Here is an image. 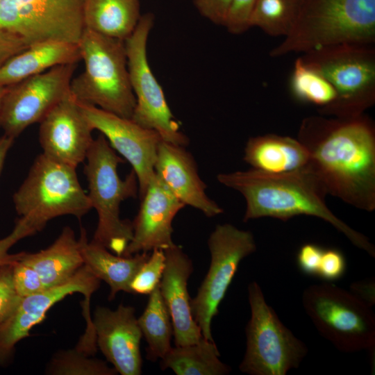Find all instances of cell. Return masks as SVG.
<instances>
[{
	"instance_id": "cell-1",
	"label": "cell",
	"mask_w": 375,
	"mask_h": 375,
	"mask_svg": "<svg viewBox=\"0 0 375 375\" xmlns=\"http://www.w3.org/2000/svg\"><path fill=\"white\" fill-rule=\"evenodd\" d=\"M306 148V167L335 196L358 209H375V127L366 115L304 118L297 138Z\"/></svg>"
},
{
	"instance_id": "cell-2",
	"label": "cell",
	"mask_w": 375,
	"mask_h": 375,
	"mask_svg": "<svg viewBox=\"0 0 375 375\" xmlns=\"http://www.w3.org/2000/svg\"><path fill=\"white\" fill-rule=\"evenodd\" d=\"M217 181L245 199L243 221L272 217L286 221L305 215L320 218L344 234L358 248L375 256L374 246L363 234L336 217L327 207L324 187L306 167L294 172L271 174L250 169L220 173Z\"/></svg>"
},
{
	"instance_id": "cell-3",
	"label": "cell",
	"mask_w": 375,
	"mask_h": 375,
	"mask_svg": "<svg viewBox=\"0 0 375 375\" xmlns=\"http://www.w3.org/2000/svg\"><path fill=\"white\" fill-rule=\"evenodd\" d=\"M375 42V0H303L292 28L272 58L322 47Z\"/></svg>"
},
{
	"instance_id": "cell-4",
	"label": "cell",
	"mask_w": 375,
	"mask_h": 375,
	"mask_svg": "<svg viewBox=\"0 0 375 375\" xmlns=\"http://www.w3.org/2000/svg\"><path fill=\"white\" fill-rule=\"evenodd\" d=\"M84 174L88 183L87 193L98 222L92 242L112 253L123 256L133 237L132 222L120 217L121 203L138 195V182L132 169L122 179L117 172L124 159L99 134L94 139L85 158Z\"/></svg>"
},
{
	"instance_id": "cell-5",
	"label": "cell",
	"mask_w": 375,
	"mask_h": 375,
	"mask_svg": "<svg viewBox=\"0 0 375 375\" xmlns=\"http://www.w3.org/2000/svg\"><path fill=\"white\" fill-rule=\"evenodd\" d=\"M78 46L84 70L73 77L72 94L79 102L131 119L135 98L124 41L85 28Z\"/></svg>"
},
{
	"instance_id": "cell-6",
	"label": "cell",
	"mask_w": 375,
	"mask_h": 375,
	"mask_svg": "<svg viewBox=\"0 0 375 375\" xmlns=\"http://www.w3.org/2000/svg\"><path fill=\"white\" fill-rule=\"evenodd\" d=\"M332 85L336 99L318 109L319 115L356 117L375 103L374 44L344 43L319 47L300 56Z\"/></svg>"
},
{
	"instance_id": "cell-7",
	"label": "cell",
	"mask_w": 375,
	"mask_h": 375,
	"mask_svg": "<svg viewBox=\"0 0 375 375\" xmlns=\"http://www.w3.org/2000/svg\"><path fill=\"white\" fill-rule=\"evenodd\" d=\"M76 169L39 154L13 194L18 215L29 219L41 231L55 217L73 215L80 219L87 214L92 206Z\"/></svg>"
},
{
	"instance_id": "cell-8",
	"label": "cell",
	"mask_w": 375,
	"mask_h": 375,
	"mask_svg": "<svg viewBox=\"0 0 375 375\" xmlns=\"http://www.w3.org/2000/svg\"><path fill=\"white\" fill-rule=\"evenodd\" d=\"M302 303L317 331L338 350L374 351V312L351 292L332 283L312 285L304 290Z\"/></svg>"
},
{
	"instance_id": "cell-9",
	"label": "cell",
	"mask_w": 375,
	"mask_h": 375,
	"mask_svg": "<svg viewBox=\"0 0 375 375\" xmlns=\"http://www.w3.org/2000/svg\"><path fill=\"white\" fill-rule=\"evenodd\" d=\"M248 299L251 317L240 370L250 375H285L299 367L307 355L306 345L282 323L256 281L249 284Z\"/></svg>"
},
{
	"instance_id": "cell-10",
	"label": "cell",
	"mask_w": 375,
	"mask_h": 375,
	"mask_svg": "<svg viewBox=\"0 0 375 375\" xmlns=\"http://www.w3.org/2000/svg\"><path fill=\"white\" fill-rule=\"evenodd\" d=\"M153 22L152 13L142 15L133 33L124 40L130 83L135 98L131 119L156 131L163 141L187 147L189 139L181 131L148 62L147 44Z\"/></svg>"
},
{
	"instance_id": "cell-11",
	"label": "cell",
	"mask_w": 375,
	"mask_h": 375,
	"mask_svg": "<svg viewBox=\"0 0 375 375\" xmlns=\"http://www.w3.org/2000/svg\"><path fill=\"white\" fill-rule=\"evenodd\" d=\"M210 262L196 296L191 299V310L203 338L214 341L211 323L218 313L240 262L256 250L251 232L231 224H217L208 240Z\"/></svg>"
},
{
	"instance_id": "cell-12",
	"label": "cell",
	"mask_w": 375,
	"mask_h": 375,
	"mask_svg": "<svg viewBox=\"0 0 375 375\" xmlns=\"http://www.w3.org/2000/svg\"><path fill=\"white\" fill-rule=\"evenodd\" d=\"M84 0H0V29L29 44L58 41L78 44L85 29Z\"/></svg>"
},
{
	"instance_id": "cell-13",
	"label": "cell",
	"mask_w": 375,
	"mask_h": 375,
	"mask_svg": "<svg viewBox=\"0 0 375 375\" xmlns=\"http://www.w3.org/2000/svg\"><path fill=\"white\" fill-rule=\"evenodd\" d=\"M77 63L58 65L8 87L0 109V127L14 139L40 123L70 91Z\"/></svg>"
},
{
	"instance_id": "cell-14",
	"label": "cell",
	"mask_w": 375,
	"mask_h": 375,
	"mask_svg": "<svg viewBox=\"0 0 375 375\" xmlns=\"http://www.w3.org/2000/svg\"><path fill=\"white\" fill-rule=\"evenodd\" d=\"M78 103L92 128L99 131L111 147L131 164L137 176L140 198L156 174L154 165L161 137L130 118L90 104Z\"/></svg>"
},
{
	"instance_id": "cell-15",
	"label": "cell",
	"mask_w": 375,
	"mask_h": 375,
	"mask_svg": "<svg viewBox=\"0 0 375 375\" xmlns=\"http://www.w3.org/2000/svg\"><path fill=\"white\" fill-rule=\"evenodd\" d=\"M100 281L84 265L67 283L22 297L8 318L0 326V365L13 354L16 344L29 336L31 329L40 323L48 310L65 297L75 292L89 301Z\"/></svg>"
},
{
	"instance_id": "cell-16",
	"label": "cell",
	"mask_w": 375,
	"mask_h": 375,
	"mask_svg": "<svg viewBox=\"0 0 375 375\" xmlns=\"http://www.w3.org/2000/svg\"><path fill=\"white\" fill-rule=\"evenodd\" d=\"M39 124L42 153L75 168L85 160L94 129L71 91Z\"/></svg>"
},
{
	"instance_id": "cell-17",
	"label": "cell",
	"mask_w": 375,
	"mask_h": 375,
	"mask_svg": "<svg viewBox=\"0 0 375 375\" xmlns=\"http://www.w3.org/2000/svg\"><path fill=\"white\" fill-rule=\"evenodd\" d=\"M139 210L132 222L133 237L123 256L173 247L172 222L185 205L155 174L140 197Z\"/></svg>"
},
{
	"instance_id": "cell-18",
	"label": "cell",
	"mask_w": 375,
	"mask_h": 375,
	"mask_svg": "<svg viewBox=\"0 0 375 375\" xmlns=\"http://www.w3.org/2000/svg\"><path fill=\"white\" fill-rule=\"evenodd\" d=\"M96 343L117 373L139 375L142 360V334L132 306L119 304L115 310L98 306L92 321Z\"/></svg>"
},
{
	"instance_id": "cell-19",
	"label": "cell",
	"mask_w": 375,
	"mask_h": 375,
	"mask_svg": "<svg viewBox=\"0 0 375 375\" xmlns=\"http://www.w3.org/2000/svg\"><path fill=\"white\" fill-rule=\"evenodd\" d=\"M186 147L162 140L158 147L154 171L167 189L185 206L200 210L208 217L223 209L206 194L197 162Z\"/></svg>"
},
{
	"instance_id": "cell-20",
	"label": "cell",
	"mask_w": 375,
	"mask_h": 375,
	"mask_svg": "<svg viewBox=\"0 0 375 375\" xmlns=\"http://www.w3.org/2000/svg\"><path fill=\"white\" fill-rule=\"evenodd\" d=\"M164 252L165 266L159 288L171 317L175 345L194 344L203 335L194 319L188 290L193 264L179 245L175 244Z\"/></svg>"
},
{
	"instance_id": "cell-21",
	"label": "cell",
	"mask_w": 375,
	"mask_h": 375,
	"mask_svg": "<svg viewBox=\"0 0 375 375\" xmlns=\"http://www.w3.org/2000/svg\"><path fill=\"white\" fill-rule=\"evenodd\" d=\"M79 60L78 44L47 41L30 44L0 66V88L15 85L56 66Z\"/></svg>"
},
{
	"instance_id": "cell-22",
	"label": "cell",
	"mask_w": 375,
	"mask_h": 375,
	"mask_svg": "<svg viewBox=\"0 0 375 375\" xmlns=\"http://www.w3.org/2000/svg\"><path fill=\"white\" fill-rule=\"evenodd\" d=\"M19 260L38 273L46 289L67 283L84 265L79 240L69 226L47 249L20 252Z\"/></svg>"
},
{
	"instance_id": "cell-23",
	"label": "cell",
	"mask_w": 375,
	"mask_h": 375,
	"mask_svg": "<svg viewBox=\"0 0 375 375\" xmlns=\"http://www.w3.org/2000/svg\"><path fill=\"white\" fill-rule=\"evenodd\" d=\"M243 159L256 170L281 174L306 167L309 154L298 139L266 134L248 140Z\"/></svg>"
},
{
	"instance_id": "cell-24",
	"label": "cell",
	"mask_w": 375,
	"mask_h": 375,
	"mask_svg": "<svg viewBox=\"0 0 375 375\" xmlns=\"http://www.w3.org/2000/svg\"><path fill=\"white\" fill-rule=\"evenodd\" d=\"M78 240L84 265L95 276L109 285V300L112 301L120 291L131 293L130 284L150 253L116 255L100 244L92 241L89 242L83 228Z\"/></svg>"
},
{
	"instance_id": "cell-25",
	"label": "cell",
	"mask_w": 375,
	"mask_h": 375,
	"mask_svg": "<svg viewBox=\"0 0 375 375\" xmlns=\"http://www.w3.org/2000/svg\"><path fill=\"white\" fill-rule=\"evenodd\" d=\"M85 28L126 40L141 17L140 0H84Z\"/></svg>"
},
{
	"instance_id": "cell-26",
	"label": "cell",
	"mask_w": 375,
	"mask_h": 375,
	"mask_svg": "<svg viewBox=\"0 0 375 375\" xmlns=\"http://www.w3.org/2000/svg\"><path fill=\"white\" fill-rule=\"evenodd\" d=\"M219 355L215 342L203 337L194 344L172 347L160 360V367L177 375L228 374L231 367L219 360Z\"/></svg>"
},
{
	"instance_id": "cell-27",
	"label": "cell",
	"mask_w": 375,
	"mask_h": 375,
	"mask_svg": "<svg viewBox=\"0 0 375 375\" xmlns=\"http://www.w3.org/2000/svg\"><path fill=\"white\" fill-rule=\"evenodd\" d=\"M142 336L147 343V359L161 360L170 350L173 326L159 285L149 294L147 306L138 319Z\"/></svg>"
},
{
	"instance_id": "cell-28",
	"label": "cell",
	"mask_w": 375,
	"mask_h": 375,
	"mask_svg": "<svg viewBox=\"0 0 375 375\" xmlns=\"http://www.w3.org/2000/svg\"><path fill=\"white\" fill-rule=\"evenodd\" d=\"M303 0H258L250 28L258 27L272 37H285L299 15Z\"/></svg>"
},
{
	"instance_id": "cell-29",
	"label": "cell",
	"mask_w": 375,
	"mask_h": 375,
	"mask_svg": "<svg viewBox=\"0 0 375 375\" xmlns=\"http://www.w3.org/2000/svg\"><path fill=\"white\" fill-rule=\"evenodd\" d=\"M293 97L302 103L324 108L336 99L330 82L317 70L306 64L301 57L294 62L290 80Z\"/></svg>"
},
{
	"instance_id": "cell-30",
	"label": "cell",
	"mask_w": 375,
	"mask_h": 375,
	"mask_svg": "<svg viewBox=\"0 0 375 375\" xmlns=\"http://www.w3.org/2000/svg\"><path fill=\"white\" fill-rule=\"evenodd\" d=\"M56 375H115L117 372L103 360L89 357V353L78 347L57 352L46 370Z\"/></svg>"
},
{
	"instance_id": "cell-31",
	"label": "cell",
	"mask_w": 375,
	"mask_h": 375,
	"mask_svg": "<svg viewBox=\"0 0 375 375\" xmlns=\"http://www.w3.org/2000/svg\"><path fill=\"white\" fill-rule=\"evenodd\" d=\"M165 266L162 249H153L133 278L131 293L149 295L160 284Z\"/></svg>"
},
{
	"instance_id": "cell-32",
	"label": "cell",
	"mask_w": 375,
	"mask_h": 375,
	"mask_svg": "<svg viewBox=\"0 0 375 375\" xmlns=\"http://www.w3.org/2000/svg\"><path fill=\"white\" fill-rule=\"evenodd\" d=\"M40 231L38 228L28 218L19 217L12 231L0 240V267L15 262L20 253H9V249L18 241Z\"/></svg>"
},
{
	"instance_id": "cell-33",
	"label": "cell",
	"mask_w": 375,
	"mask_h": 375,
	"mask_svg": "<svg viewBox=\"0 0 375 375\" xmlns=\"http://www.w3.org/2000/svg\"><path fill=\"white\" fill-rule=\"evenodd\" d=\"M12 279L16 292L22 298L46 289L38 273L19 258L12 265Z\"/></svg>"
},
{
	"instance_id": "cell-34",
	"label": "cell",
	"mask_w": 375,
	"mask_h": 375,
	"mask_svg": "<svg viewBox=\"0 0 375 375\" xmlns=\"http://www.w3.org/2000/svg\"><path fill=\"white\" fill-rule=\"evenodd\" d=\"M258 0H231L224 26L232 34L250 28V19Z\"/></svg>"
},
{
	"instance_id": "cell-35",
	"label": "cell",
	"mask_w": 375,
	"mask_h": 375,
	"mask_svg": "<svg viewBox=\"0 0 375 375\" xmlns=\"http://www.w3.org/2000/svg\"><path fill=\"white\" fill-rule=\"evenodd\" d=\"M13 264L0 267V326L12 314L22 299L17 294L13 283Z\"/></svg>"
},
{
	"instance_id": "cell-36",
	"label": "cell",
	"mask_w": 375,
	"mask_h": 375,
	"mask_svg": "<svg viewBox=\"0 0 375 375\" xmlns=\"http://www.w3.org/2000/svg\"><path fill=\"white\" fill-rule=\"evenodd\" d=\"M346 260L343 253L335 249H324L317 276L333 281L340 278L345 273Z\"/></svg>"
},
{
	"instance_id": "cell-37",
	"label": "cell",
	"mask_w": 375,
	"mask_h": 375,
	"mask_svg": "<svg viewBox=\"0 0 375 375\" xmlns=\"http://www.w3.org/2000/svg\"><path fill=\"white\" fill-rule=\"evenodd\" d=\"M324 249L309 243L303 244L297 253V264L300 270L310 276H317Z\"/></svg>"
},
{
	"instance_id": "cell-38",
	"label": "cell",
	"mask_w": 375,
	"mask_h": 375,
	"mask_svg": "<svg viewBox=\"0 0 375 375\" xmlns=\"http://www.w3.org/2000/svg\"><path fill=\"white\" fill-rule=\"evenodd\" d=\"M193 2L203 17L224 26L231 0H193Z\"/></svg>"
},
{
	"instance_id": "cell-39",
	"label": "cell",
	"mask_w": 375,
	"mask_h": 375,
	"mask_svg": "<svg viewBox=\"0 0 375 375\" xmlns=\"http://www.w3.org/2000/svg\"><path fill=\"white\" fill-rule=\"evenodd\" d=\"M29 45L24 39L17 34L0 29V66L11 56Z\"/></svg>"
},
{
	"instance_id": "cell-40",
	"label": "cell",
	"mask_w": 375,
	"mask_h": 375,
	"mask_svg": "<svg viewBox=\"0 0 375 375\" xmlns=\"http://www.w3.org/2000/svg\"><path fill=\"white\" fill-rule=\"evenodd\" d=\"M372 281L353 283L351 285V292L372 307L375 303V288Z\"/></svg>"
},
{
	"instance_id": "cell-41",
	"label": "cell",
	"mask_w": 375,
	"mask_h": 375,
	"mask_svg": "<svg viewBox=\"0 0 375 375\" xmlns=\"http://www.w3.org/2000/svg\"><path fill=\"white\" fill-rule=\"evenodd\" d=\"M14 140V138L5 134L0 137V174L2 172L8 153L13 144Z\"/></svg>"
},
{
	"instance_id": "cell-42",
	"label": "cell",
	"mask_w": 375,
	"mask_h": 375,
	"mask_svg": "<svg viewBox=\"0 0 375 375\" xmlns=\"http://www.w3.org/2000/svg\"><path fill=\"white\" fill-rule=\"evenodd\" d=\"M7 90H8V87L0 88V109H1V105L3 97L5 95Z\"/></svg>"
}]
</instances>
